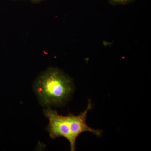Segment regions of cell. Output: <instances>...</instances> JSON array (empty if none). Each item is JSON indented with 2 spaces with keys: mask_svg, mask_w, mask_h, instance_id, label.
Listing matches in <instances>:
<instances>
[{
  "mask_svg": "<svg viewBox=\"0 0 151 151\" xmlns=\"http://www.w3.org/2000/svg\"><path fill=\"white\" fill-rule=\"evenodd\" d=\"M91 100H89L87 108L77 116L69 113L67 116L60 115L56 111L48 107L43 110L45 117L48 119L49 124L46 130L52 139L63 137L69 141L71 151L76 150V139L80 134L89 132L100 137L103 131L95 129L86 124V119L88 111L92 109Z\"/></svg>",
  "mask_w": 151,
  "mask_h": 151,
  "instance_id": "1",
  "label": "cell"
},
{
  "mask_svg": "<svg viewBox=\"0 0 151 151\" xmlns=\"http://www.w3.org/2000/svg\"><path fill=\"white\" fill-rule=\"evenodd\" d=\"M35 93L41 105L60 106L73 91L72 79L59 68L51 67L39 76L35 83Z\"/></svg>",
  "mask_w": 151,
  "mask_h": 151,
  "instance_id": "2",
  "label": "cell"
},
{
  "mask_svg": "<svg viewBox=\"0 0 151 151\" xmlns=\"http://www.w3.org/2000/svg\"><path fill=\"white\" fill-rule=\"evenodd\" d=\"M136 0H108V3L112 6L126 5L134 2Z\"/></svg>",
  "mask_w": 151,
  "mask_h": 151,
  "instance_id": "3",
  "label": "cell"
},
{
  "mask_svg": "<svg viewBox=\"0 0 151 151\" xmlns=\"http://www.w3.org/2000/svg\"><path fill=\"white\" fill-rule=\"evenodd\" d=\"M43 1L44 0H30L31 2L33 4H38Z\"/></svg>",
  "mask_w": 151,
  "mask_h": 151,
  "instance_id": "4",
  "label": "cell"
},
{
  "mask_svg": "<svg viewBox=\"0 0 151 151\" xmlns=\"http://www.w3.org/2000/svg\"><path fill=\"white\" fill-rule=\"evenodd\" d=\"M12 1H17V0H12Z\"/></svg>",
  "mask_w": 151,
  "mask_h": 151,
  "instance_id": "5",
  "label": "cell"
}]
</instances>
